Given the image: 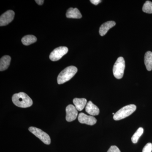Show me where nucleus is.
I'll list each match as a JSON object with an SVG mask.
<instances>
[{
    "label": "nucleus",
    "mask_w": 152,
    "mask_h": 152,
    "mask_svg": "<svg viewBox=\"0 0 152 152\" xmlns=\"http://www.w3.org/2000/svg\"><path fill=\"white\" fill-rule=\"evenodd\" d=\"M90 2L95 5H97L98 4H99V3L102 2V1H101V0H91Z\"/></svg>",
    "instance_id": "412c9836"
},
{
    "label": "nucleus",
    "mask_w": 152,
    "mask_h": 152,
    "mask_svg": "<svg viewBox=\"0 0 152 152\" xmlns=\"http://www.w3.org/2000/svg\"><path fill=\"white\" fill-rule=\"evenodd\" d=\"M87 100L85 98H75L73 102L76 108L79 111L83 110L87 105Z\"/></svg>",
    "instance_id": "ddd939ff"
},
{
    "label": "nucleus",
    "mask_w": 152,
    "mask_h": 152,
    "mask_svg": "<svg viewBox=\"0 0 152 152\" xmlns=\"http://www.w3.org/2000/svg\"><path fill=\"white\" fill-rule=\"evenodd\" d=\"M35 1L38 5H42L43 4L44 1V0H36Z\"/></svg>",
    "instance_id": "4be33fe9"
},
{
    "label": "nucleus",
    "mask_w": 152,
    "mask_h": 152,
    "mask_svg": "<svg viewBox=\"0 0 152 152\" xmlns=\"http://www.w3.org/2000/svg\"><path fill=\"white\" fill-rule=\"evenodd\" d=\"M137 109L134 104H130L123 107L114 115L113 119L115 121H119L130 115Z\"/></svg>",
    "instance_id": "7ed1b4c3"
},
{
    "label": "nucleus",
    "mask_w": 152,
    "mask_h": 152,
    "mask_svg": "<svg viewBox=\"0 0 152 152\" xmlns=\"http://www.w3.org/2000/svg\"><path fill=\"white\" fill-rule=\"evenodd\" d=\"M144 62L147 69L151 71L152 70V52L148 51L146 53L144 58Z\"/></svg>",
    "instance_id": "2eb2a0df"
},
{
    "label": "nucleus",
    "mask_w": 152,
    "mask_h": 152,
    "mask_svg": "<svg viewBox=\"0 0 152 152\" xmlns=\"http://www.w3.org/2000/svg\"><path fill=\"white\" fill-rule=\"evenodd\" d=\"M125 68V62L124 58L119 57L117 59L113 68V73L116 78L121 79L123 77Z\"/></svg>",
    "instance_id": "20e7f679"
},
{
    "label": "nucleus",
    "mask_w": 152,
    "mask_h": 152,
    "mask_svg": "<svg viewBox=\"0 0 152 152\" xmlns=\"http://www.w3.org/2000/svg\"><path fill=\"white\" fill-rule=\"evenodd\" d=\"M78 120L79 122L82 124H86L87 125L93 126L97 122L96 118L92 116H89L84 113H80L79 114Z\"/></svg>",
    "instance_id": "1a4fd4ad"
},
{
    "label": "nucleus",
    "mask_w": 152,
    "mask_h": 152,
    "mask_svg": "<svg viewBox=\"0 0 152 152\" xmlns=\"http://www.w3.org/2000/svg\"><path fill=\"white\" fill-rule=\"evenodd\" d=\"M107 152H121L119 149L115 145L112 146L109 148Z\"/></svg>",
    "instance_id": "aec40b11"
},
{
    "label": "nucleus",
    "mask_w": 152,
    "mask_h": 152,
    "mask_svg": "<svg viewBox=\"0 0 152 152\" xmlns=\"http://www.w3.org/2000/svg\"><path fill=\"white\" fill-rule=\"evenodd\" d=\"M144 129L140 127L138 129L132 137V141L133 143L136 144L139 138L142 135Z\"/></svg>",
    "instance_id": "f3484780"
},
{
    "label": "nucleus",
    "mask_w": 152,
    "mask_h": 152,
    "mask_svg": "<svg viewBox=\"0 0 152 152\" xmlns=\"http://www.w3.org/2000/svg\"><path fill=\"white\" fill-rule=\"evenodd\" d=\"M152 151V144L148 143L144 147L142 152H151Z\"/></svg>",
    "instance_id": "6ab92c4d"
},
{
    "label": "nucleus",
    "mask_w": 152,
    "mask_h": 152,
    "mask_svg": "<svg viewBox=\"0 0 152 152\" xmlns=\"http://www.w3.org/2000/svg\"><path fill=\"white\" fill-rule=\"evenodd\" d=\"M28 130L33 134L40 139L44 143L48 145L51 143V139L50 136L47 133L40 129L31 126L29 128Z\"/></svg>",
    "instance_id": "39448f33"
},
{
    "label": "nucleus",
    "mask_w": 152,
    "mask_h": 152,
    "mask_svg": "<svg viewBox=\"0 0 152 152\" xmlns=\"http://www.w3.org/2000/svg\"><path fill=\"white\" fill-rule=\"evenodd\" d=\"M11 58L9 56H5L0 60V71H3L7 69L10 64Z\"/></svg>",
    "instance_id": "4468645a"
},
{
    "label": "nucleus",
    "mask_w": 152,
    "mask_h": 152,
    "mask_svg": "<svg viewBox=\"0 0 152 152\" xmlns=\"http://www.w3.org/2000/svg\"><path fill=\"white\" fill-rule=\"evenodd\" d=\"M15 12L12 10H8L3 14L0 17V26H7L13 20Z\"/></svg>",
    "instance_id": "0eeeda50"
},
{
    "label": "nucleus",
    "mask_w": 152,
    "mask_h": 152,
    "mask_svg": "<svg viewBox=\"0 0 152 152\" xmlns=\"http://www.w3.org/2000/svg\"><path fill=\"white\" fill-rule=\"evenodd\" d=\"M22 43L26 46L29 45L31 44L36 42L37 38L34 36L31 35L25 36L22 39Z\"/></svg>",
    "instance_id": "dca6fc26"
},
{
    "label": "nucleus",
    "mask_w": 152,
    "mask_h": 152,
    "mask_svg": "<svg viewBox=\"0 0 152 152\" xmlns=\"http://www.w3.org/2000/svg\"><path fill=\"white\" fill-rule=\"evenodd\" d=\"M66 119L67 121L69 122L73 121L77 118L78 112L75 106L72 104L69 105L66 107Z\"/></svg>",
    "instance_id": "6e6552de"
},
{
    "label": "nucleus",
    "mask_w": 152,
    "mask_h": 152,
    "mask_svg": "<svg viewBox=\"0 0 152 152\" xmlns=\"http://www.w3.org/2000/svg\"><path fill=\"white\" fill-rule=\"evenodd\" d=\"M115 22L113 21H110L104 23L100 27L99 30L100 35L101 36H104L107 33L108 31L112 28L115 26Z\"/></svg>",
    "instance_id": "9b49d317"
},
{
    "label": "nucleus",
    "mask_w": 152,
    "mask_h": 152,
    "mask_svg": "<svg viewBox=\"0 0 152 152\" xmlns=\"http://www.w3.org/2000/svg\"><path fill=\"white\" fill-rule=\"evenodd\" d=\"M142 11L148 14L152 13V2L148 1L144 4L142 7Z\"/></svg>",
    "instance_id": "a211bd4d"
},
{
    "label": "nucleus",
    "mask_w": 152,
    "mask_h": 152,
    "mask_svg": "<svg viewBox=\"0 0 152 152\" xmlns=\"http://www.w3.org/2000/svg\"><path fill=\"white\" fill-rule=\"evenodd\" d=\"M68 52V49L66 47H60L56 48L50 55V59L53 61H58Z\"/></svg>",
    "instance_id": "423d86ee"
},
{
    "label": "nucleus",
    "mask_w": 152,
    "mask_h": 152,
    "mask_svg": "<svg viewBox=\"0 0 152 152\" xmlns=\"http://www.w3.org/2000/svg\"><path fill=\"white\" fill-rule=\"evenodd\" d=\"M77 72V69L75 66H69L63 70L57 78L58 84L64 83L70 80Z\"/></svg>",
    "instance_id": "f03ea898"
},
{
    "label": "nucleus",
    "mask_w": 152,
    "mask_h": 152,
    "mask_svg": "<svg viewBox=\"0 0 152 152\" xmlns=\"http://www.w3.org/2000/svg\"><path fill=\"white\" fill-rule=\"evenodd\" d=\"M86 111L92 116L98 115L99 114V109L93 104L91 101H89L87 104L86 107Z\"/></svg>",
    "instance_id": "9d476101"
},
{
    "label": "nucleus",
    "mask_w": 152,
    "mask_h": 152,
    "mask_svg": "<svg viewBox=\"0 0 152 152\" xmlns=\"http://www.w3.org/2000/svg\"><path fill=\"white\" fill-rule=\"evenodd\" d=\"M66 16L69 18L80 19L82 18V15L77 9L70 8L67 11Z\"/></svg>",
    "instance_id": "f8f14e48"
},
{
    "label": "nucleus",
    "mask_w": 152,
    "mask_h": 152,
    "mask_svg": "<svg viewBox=\"0 0 152 152\" xmlns=\"http://www.w3.org/2000/svg\"><path fill=\"white\" fill-rule=\"evenodd\" d=\"M12 101L14 104L19 107H29L33 104L31 99L23 92H20L13 95Z\"/></svg>",
    "instance_id": "f257e3e1"
}]
</instances>
